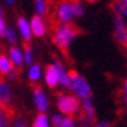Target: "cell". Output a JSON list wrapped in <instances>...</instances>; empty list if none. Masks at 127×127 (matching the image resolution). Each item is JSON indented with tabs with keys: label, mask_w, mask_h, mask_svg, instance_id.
Segmentation results:
<instances>
[{
	"label": "cell",
	"mask_w": 127,
	"mask_h": 127,
	"mask_svg": "<svg viewBox=\"0 0 127 127\" xmlns=\"http://www.w3.org/2000/svg\"><path fill=\"white\" fill-rule=\"evenodd\" d=\"M78 34H79V30L71 24H57V22H55L53 26H52L53 43L64 53H67L71 40L75 36H78Z\"/></svg>",
	"instance_id": "6da1fadb"
},
{
	"label": "cell",
	"mask_w": 127,
	"mask_h": 127,
	"mask_svg": "<svg viewBox=\"0 0 127 127\" xmlns=\"http://www.w3.org/2000/svg\"><path fill=\"white\" fill-rule=\"evenodd\" d=\"M67 78H69V88L75 94L77 97L83 99V100L90 99V96H91L90 84L82 75H79L77 71L71 70L67 73Z\"/></svg>",
	"instance_id": "7a4b0ae2"
},
{
	"label": "cell",
	"mask_w": 127,
	"mask_h": 127,
	"mask_svg": "<svg viewBox=\"0 0 127 127\" xmlns=\"http://www.w3.org/2000/svg\"><path fill=\"white\" fill-rule=\"evenodd\" d=\"M57 106H59L61 113H64L70 118L79 114L80 112V102L78 100V97L71 96V95L59 94L57 95Z\"/></svg>",
	"instance_id": "3957f363"
},
{
	"label": "cell",
	"mask_w": 127,
	"mask_h": 127,
	"mask_svg": "<svg viewBox=\"0 0 127 127\" xmlns=\"http://www.w3.org/2000/svg\"><path fill=\"white\" fill-rule=\"evenodd\" d=\"M55 21L57 24H70L74 18L71 10V0H61L55 7Z\"/></svg>",
	"instance_id": "277c9868"
},
{
	"label": "cell",
	"mask_w": 127,
	"mask_h": 127,
	"mask_svg": "<svg viewBox=\"0 0 127 127\" xmlns=\"http://www.w3.org/2000/svg\"><path fill=\"white\" fill-rule=\"evenodd\" d=\"M114 35L117 42L127 48V22L119 16H114Z\"/></svg>",
	"instance_id": "5b68a950"
},
{
	"label": "cell",
	"mask_w": 127,
	"mask_h": 127,
	"mask_svg": "<svg viewBox=\"0 0 127 127\" xmlns=\"http://www.w3.org/2000/svg\"><path fill=\"white\" fill-rule=\"evenodd\" d=\"M30 29L34 36L40 38L45 35V32H47V24L40 16H34L30 21Z\"/></svg>",
	"instance_id": "8992f818"
},
{
	"label": "cell",
	"mask_w": 127,
	"mask_h": 127,
	"mask_svg": "<svg viewBox=\"0 0 127 127\" xmlns=\"http://www.w3.org/2000/svg\"><path fill=\"white\" fill-rule=\"evenodd\" d=\"M10 99H12V91L8 83L3 78H0V106L10 108Z\"/></svg>",
	"instance_id": "52a82bcc"
},
{
	"label": "cell",
	"mask_w": 127,
	"mask_h": 127,
	"mask_svg": "<svg viewBox=\"0 0 127 127\" xmlns=\"http://www.w3.org/2000/svg\"><path fill=\"white\" fill-rule=\"evenodd\" d=\"M34 101H35V105H36L39 112L44 113L45 110H47V108H48L47 96H45L44 91L40 88L39 86H36V87L34 88Z\"/></svg>",
	"instance_id": "ba28073f"
},
{
	"label": "cell",
	"mask_w": 127,
	"mask_h": 127,
	"mask_svg": "<svg viewBox=\"0 0 127 127\" xmlns=\"http://www.w3.org/2000/svg\"><path fill=\"white\" fill-rule=\"evenodd\" d=\"M79 117H80L82 121L83 119L94 121V118H95V110H94V105H92V102H91V99L83 100V104L80 105Z\"/></svg>",
	"instance_id": "9c48e42d"
},
{
	"label": "cell",
	"mask_w": 127,
	"mask_h": 127,
	"mask_svg": "<svg viewBox=\"0 0 127 127\" xmlns=\"http://www.w3.org/2000/svg\"><path fill=\"white\" fill-rule=\"evenodd\" d=\"M17 26H18V30H20V34L21 36L24 38L25 42H30L31 40V29H30V22H29L25 17H18L17 20Z\"/></svg>",
	"instance_id": "30bf717a"
},
{
	"label": "cell",
	"mask_w": 127,
	"mask_h": 127,
	"mask_svg": "<svg viewBox=\"0 0 127 127\" xmlns=\"http://www.w3.org/2000/svg\"><path fill=\"white\" fill-rule=\"evenodd\" d=\"M45 82L51 88H53L59 84V75H57V70L55 65H49L45 69Z\"/></svg>",
	"instance_id": "8fae6325"
},
{
	"label": "cell",
	"mask_w": 127,
	"mask_h": 127,
	"mask_svg": "<svg viewBox=\"0 0 127 127\" xmlns=\"http://www.w3.org/2000/svg\"><path fill=\"white\" fill-rule=\"evenodd\" d=\"M12 69H13V64L10 62L9 57L3 52H0V78L7 75Z\"/></svg>",
	"instance_id": "7c38bea8"
},
{
	"label": "cell",
	"mask_w": 127,
	"mask_h": 127,
	"mask_svg": "<svg viewBox=\"0 0 127 127\" xmlns=\"http://www.w3.org/2000/svg\"><path fill=\"white\" fill-rule=\"evenodd\" d=\"M55 67L57 70V75H59V83L62 87L69 88V78H67V73L65 71V69H64V65L59 60H56L55 61Z\"/></svg>",
	"instance_id": "4fadbf2b"
},
{
	"label": "cell",
	"mask_w": 127,
	"mask_h": 127,
	"mask_svg": "<svg viewBox=\"0 0 127 127\" xmlns=\"http://www.w3.org/2000/svg\"><path fill=\"white\" fill-rule=\"evenodd\" d=\"M112 8L115 16H119L121 18H123L127 22V4L119 1V0H114L112 3Z\"/></svg>",
	"instance_id": "5bb4252c"
},
{
	"label": "cell",
	"mask_w": 127,
	"mask_h": 127,
	"mask_svg": "<svg viewBox=\"0 0 127 127\" xmlns=\"http://www.w3.org/2000/svg\"><path fill=\"white\" fill-rule=\"evenodd\" d=\"M9 60L10 62L16 65V67H20L22 65V61H24V56H22L21 51L17 47H12L9 49Z\"/></svg>",
	"instance_id": "9a60e30c"
},
{
	"label": "cell",
	"mask_w": 127,
	"mask_h": 127,
	"mask_svg": "<svg viewBox=\"0 0 127 127\" xmlns=\"http://www.w3.org/2000/svg\"><path fill=\"white\" fill-rule=\"evenodd\" d=\"M13 117L12 108H1L0 106V127H7L9 119Z\"/></svg>",
	"instance_id": "2e32d148"
},
{
	"label": "cell",
	"mask_w": 127,
	"mask_h": 127,
	"mask_svg": "<svg viewBox=\"0 0 127 127\" xmlns=\"http://www.w3.org/2000/svg\"><path fill=\"white\" fill-rule=\"evenodd\" d=\"M71 10L74 17H82L84 13V5L80 0H71Z\"/></svg>",
	"instance_id": "e0dca14e"
},
{
	"label": "cell",
	"mask_w": 127,
	"mask_h": 127,
	"mask_svg": "<svg viewBox=\"0 0 127 127\" xmlns=\"http://www.w3.org/2000/svg\"><path fill=\"white\" fill-rule=\"evenodd\" d=\"M35 10L38 16L47 14L48 12V3L47 0H35Z\"/></svg>",
	"instance_id": "ac0fdd59"
},
{
	"label": "cell",
	"mask_w": 127,
	"mask_h": 127,
	"mask_svg": "<svg viewBox=\"0 0 127 127\" xmlns=\"http://www.w3.org/2000/svg\"><path fill=\"white\" fill-rule=\"evenodd\" d=\"M32 127H49V122L44 114H39L32 123Z\"/></svg>",
	"instance_id": "d6986e66"
},
{
	"label": "cell",
	"mask_w": 127,
	"mask_h": 127,
	"mask_svg": "<svg viewBox=\"0 0 127 127\" xmlns=\"http://www.w3.org/2000/svg\"><path fill=\"white\" fill-rule=\"evenodd\" d=\"M24 61L26 62V65H31L32 64V49L29 44H25L24 48Z\"/></svg>",
	"instance_id": "ffe728a7"
},
{
	"label": "cell",
	"mask_w": 127,
	"mask_h": 127,
	"mask_svg": "<svg viewBox=\"0 0 127 127\" xmlns=\"http://www.w3.org/2000/svg\"><path fill=\"white\" fill-rule=\"evenodd\" d=\"M40 77V67L39 65H34L30 67V70H29V78H30L31 82H36Z\"/></svg>",
	"instance_id": "44dd1931"
},
{
	"label": "cell",
	"mask_w": 127,
	"mask_h": 127,
	"mask_svg": "<svg viewBox=\"0 0 127 127\" xmlns=\"http://www.w3.org/2000/svg\"><path fill=\"white\" fill-rule=\"evenodd\" d=\"M119 99H121V101H122V104H123V108L126 109V112H127V79L125 80L122 88L119 90Z\"/></svg>",
	"instance_id": "7402d4cb"
},
{
	"label": "cell",
	"mask_w": 127,
	"mask_h": 127,
	"mask_svg": "<svg viewBox=\"0 0 127 127\" xmlns=\"http://www.w3.org/2000/svg\"><path fill=\"white\" fill-rule=\"evenodd\" d=\"M5 38H7L8 40L12 44H16L17 42V35H16V31L13 30V29H7V31H5Z\"/></svg>",
	"instance_id": "603a6c76"
},
{
	"label": "cell",
	"mask_w": 127,
	"mask_h": 127,
	"mask_svg": "<svg viewBox=\"0 0 127 127\" xmlns=\"http://www.w3.org/2000/svg\"><path fill=\"white\" fill-rule=\"evenodd\" d=\"M61 127H75V122H74V119H73V118L66 117V118H64V119H62Z\"/></svg>",
	"instance_id": "cb8c5ba5"
},
{
	"label": "cell",
	"mask_w": 127,
	"mask_h": 127,
	"mask_svg": "<svg viewBox=\"0 0 127 127\" xmlns=\"http://www.w3.org/2000/svg\"><path fill=\"white\" fill-rule=\"evenodd\" d=\"M62 117L61 115H55L53 118H52V123H53L55 127H61V123H62Z\"/></svg>",
	"instance_id": "d4e9b609"
},
{
	"label": "cell",
	"mask_w": 127,
	"mask_h": 127,
	"mask_svg": "<svg viewBox=\"0 0 127 127\" xmlns=\"http://www.w3.org/2000/svg\"><path fill=\"white\" fill-rule=\"evenodd\" d=\"M5 31H7V25H5L3 18H0V36H4Z\"/></svg>",
	"instance_id": "484cf974"
},
{
	"label": "cell",
	"mask_w": 127,
	"mask_h": 127,
	"mask_svg": "<svg viewBox=\"0 0 127 127\" xmlns=\"http://www.w3.org/2000/svg\"><path fill=\"white\" fill-rule=\"evenodd\" d=\"M14 127H26V125L24 123V121H21V119H16V122H14Z\"/></svg>",
	"instance_id": "4316f807"
},
{
	"label": "cell",
	"mask_w": 127,
	"mask_h": 127,
	"mask_svg": "<svg viewBox=\"0 0 127 127\" xmlns=\"http://www.w3.org/2000/svg\"><path fill=\"white\" fill-rule=\"evenodd\" d=\"M96 127H110V123L109 122H99Z\"/></svg>",
	"instance_id": "83f0119b"
},
{
	"label": "cell",
	"mask_w": 127,
	"mask_h": 127,
	"mask_svg": "<svg viewBox=\"0 0 127 127\" xmlns=\"http://www.w3.org/2000/svg\"><path fill=\"white\" fill-rule=\"evenodd\" d=\"M7 1V4H9V5H13L14 4V0H5Z\"/></svg>",
	"instance_id": "f1b7e54d"
},
{
	"label": "cell",
	"mask_w": 127,
	"mask_h": 127,
	"mask_svg": "<svg viewBox=\"0 0 127 127\" xmlns=\"http://www.w3.org/2000/svg\"><path fill=\"white\" fill-rule=\"evenodd\" d=\"M88 3H96V1H99V0H87Z\"/></svg>",
	"instance_id": "f546056e"
},
{
	"label": "cell",
	"mask_w": 127,
	"mask_h": 127,
	"mask_svg": "<svg viewBox=\"0 0 127 127\" xmlns=\"http://www.w3.org/2000/svg\"><path fill=\"white\" fill-rule=\"evenodd\" d=\"M0 18H3V10H1V8H0Z\"/></svg>",
	"instance_id": "4dcf8cb0"
},
{
	"label": "cell",
	"mask_w": 127,
	"mask_h": 127,
	"mask_svg": "<svg viewBox=\"0 0 127 127\" xmlns=\"http://www.w3.org/2000/svg\"><path fill=\"white\" fill-rule=\"evenodd\" d=\"M119 1H122V3H125V4H127V0H119Z\"/></svg>",
	"instance_id": "1f68e13d"
},
{
	"label": "cell",
	"mask_w": 127,
	"mask_h": 127,
	"mask_svg": "<svg viewBox=\"0 0 127 127\" xmlns=\"http://www.w3.org/2000/svg\"><path fill=\"white\" fill-rule=\"evenodd\" d=\"M126 51H127V48H126Z\"/></svg>",
	"instance_id": "d6a6232c"
},
{
	"label": "cell",
	"mask_w": 127,
	"mask_h": 127,
	"mask_svg": "<svg viewBox=\"0 0 127 127\" xmlns=\"http://www.w3.org/2000/svg\"><path fill=\"white\" fill-rule=\"evenodd\" d=\"M84 127H86V126H84Z\"/></svg>",
	"instance_id": "836d02e7"
}]
</instances>
